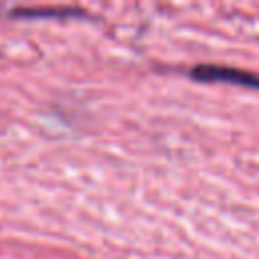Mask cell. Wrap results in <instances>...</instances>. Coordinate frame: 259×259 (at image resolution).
Instances as JSON below:
<instances>
[{"mask_svg": "<svg viewBox=\"0 0 259 259\" xmlns=\"http://www.w3.org/2000/svg\"><path fill=\"white\" fill-rule=\"evenodd\" d=\"M192 75L198 79H212V81H233V83H243L251 87H259V75L241 71V69H231V67H219V65H200L192 69Z\"/></svg>", "mask_w": 259, "mask_h": 259, "instance_id": "cell-1", "label": "cell"}]
</instances>
